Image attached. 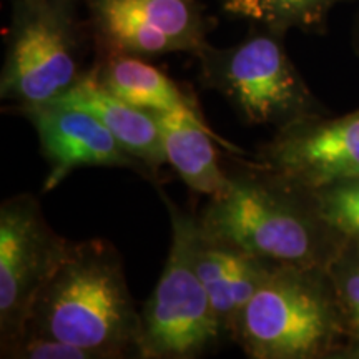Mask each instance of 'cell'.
I'll list each match as a JSON object with an SVG mask.
<instances>
[{"instance_id":"4","label":"cell","mask_w":359,"mask_h":359,"mask_svg":"<svg viewBox=\"0 0 359 359\" xmlns=\"http://www.w3.org/2000/svg\"><path fill=\"white\" fill-rule=\"evenodd\" d=\"M283 39V34L255 25L241 42L223 48L206 43L195 55L203 87L228 100L245 123L283 128L321 115Z\"/></svg>"},{"instance_id":"2","label":"cell","mask_w":359,"mask_h":359,"mask_svg":"<svg viewBox=\"0 0 359 359\" xmlns=\"http://www.w3.org/2000/svg\"><path fill=\"white\" fill-rule=\"evenodd\" d=\"M200 230L219 243L275 264L326 268L339 238L318 215L309 193L290 187L250 161L210 196Z\"/></svg>"},{"instance_id":"8","label":"cell","mask_w":359,"mask_h":359,"mask_svg":"<svg viewBox=\"0 0 359 359\" xmlns=\"http://www.w3.org/2000/svg\"><path fill=\"white\" fill-rule=\"evenodd\" d=\"M88 30L102 55H196L210 25L198 0H87Z\"/></svg>"},{"instance_id":"5","label":"cell","mask_w":359,"mask_h":359,"mask_svg":"<svg viewBox=\"0 0 359 359\" xmlns=\"http://www.w3.org/2000/svg\"><path fill=\"white\" fill-rule=\"evenodd\" d=\"M172 223V243L154 293L140 311L137 356L193 359L224 338L210 296L193 263L196 217L183 212L160 190Z\"/></svg>"},{"instance_id":"17","label":"cell","mask_w":359,"mask_h":359,"mask_svg":"<svg viewBox=\"0 0 359 359\" xmlns=\"http://www.w3.org/2000/svg\"><path fill=\"white\" fill-rule=\"evenodd\" d=\"M323 222L343 240L359 245V178L309 193Z\"/></svg>"},{"instance_id":"3","label":"cell","mask_w":359,"mask_h":359,"mask_svg":"<svg viewBox=\"0 0 359 359\" xmlns=\"http://www.w3.org/2000/svg\"><path fill=\"white\" fill-rule=\"evenodd\" d=\"M230 339L253 359L346 356L351 346L326 269L290 264L271 266Z\"/></svg>"},{"instance_id":"6","label":"cell","mask_w":359,"mask_h":359,"mask_svg":"<svg viewBox=\"0 0 359 359\" xmlns=\"http://www.w3.org/2000/svg\"><path fill=\"white\" fill-rule=\"evenodd\" d=\"M83 24L75 0H15L0 97L17 107L65 95L85 72Z\"/></svg>"},{"instance_id":"11","label":"cell","mask_w":359,"mask_h":359,"mask_svg":"<svg viewBox=\"0 0 359 359\" xmlns=\"http://www.w3.org/2000/svg\"><path fill=\"white\" fill-rule=\"evenodd\" d=\"M193 263L219 326L224 336L230 338L238 316L275 263L212 240L200 230L198 219L193 231Z\"/></svg>"},{"instance_id":"16","label":"cell","mask_w":359,"mask_h":359,"mask_svg":"<svg viewBox=\"0 0 359 359\" xmlns=\"http://www.w3.org/2000/svg\"><path fill=\"white\" fill-rule=\"evenodd\" d=\"M325 269L351 339L346 356L359 358V245L341 241Z\"/></svg>"},{"instance_id":"7","label":"cell","mask_w":359,"mask_h":359,"mask_svg":"<svg viewBox=\"0 0 359 359\" xmlns=\"http://www.w3.org/2000/svg\"><path fill=\"white\" fill-rule=\"evenodd\" d=\"M67 243L30 193L11 196L0 206V351L25 334L35 302Z\"/></svg>"},{"instance_id":"18","label":"cell","mask_w":359,"mask_h":359,"mask_svg":"<svg viewBox=\"0 0 359 359\" xmlns=\"http://www.w3.org/2000/svg\"><path fill=\"white\" fill-rule=\"evenodd\" d=\"M0 353L2 358L13 359H95L92 353L70 343L29 333Z\"/></svg>"},{"instance_id":"9","label":"cell","mask_w":359,"mask_h":359,"mask_svg":"<svg viewBox=\"0 0 359 359\" xmlns=\"http://www.w3.org/2000/svg\"><path fill=\"white\" fill-rule=\"evenodd\" d=\"M250 163L304 193L359 178V110L278 128Z\"/></svg>"},{"instance_id":"12","label":"cell","mask_w":359,"mask_h":359,"mask_svg":"<svg viewBox=\"0 0 359 359\" xmlns=\"http://www.w3.org/2000/svg\"><path fill=\"white\" fill-rule=\"evenodd\" d=\"M50 103L75 107L95 115L115 135L125 150L148 170L154 182L158 177L160 168L167 163L160 127L154 111L130 105L110 93L100 83L93 65L85 72L75 87Z\"/></svg>"},{"instance_id":"15","label":"cell","mask_w":359,"mask_h":359,"mask_svg":"<svg viewBox=\"0 0 359 359\" xmlns=\"http://www.w3.org/2000/svg\"><path fill=\"white\" fill-rule=\"evenodd\" d=\"M344 0H219L223 12L285 35L298 29L323 30L333 8Z\"/></svg>"},{"instance_id":"10","label":"cell","mask_w":359,"mask_h":359,"mask_svg":"<svg viewBox=\"0 0 359 359\" xmlns=\"http://www.w3.org/2000/svg\"><path fill=\"white\" fill-rule=\"evenodd\" d=\"M15 110L34 125L42 154L50 165L43 191L53 190L74 170L82 167L127 168L150 178L148 170L125 150L95 115L57 103L17 107Z\"/></svg>"},{"instance_id":"14","label":"cell","mask_w":359,"mask_h":359,"mask_svg":"<svg viewBox=\"0 0 359 359\" xmlns=\"http://www.w3.org/2000/svg\"><path fill=\"white\" fill-rule=\"evenodd\" d=\"M155 116L167 163L183 183L190 190L206 196L223 191L228 183V173L219 167L215 143L230 155H245L243 150L183 115L155 114Z\"/></svg>"},{"instance_id":"1","label":"cell","mask_w":359,"mask_h":359,"mask_svg":"<svg viewBox=\"0 0 359 359\" xmlns=\"http://www.w3.org/2000/svg\"><path fill=\"white\" fill-rule=\"evenodd\" d=\"M27 333L70 343L95 359L137 354L140 311L115 245L102 238L69 241L35 302Z\"/></svg>"},{"instance_id":"19","label":"cell","mask_w":359,"mask_h":359,"mask_svg":"<svg viewBox=\"0 0 359 359\" xmlns=\"http://www.w3.org/2000/svg\"><path fill=\"white\" fill-rule=\"evenodd\" d=\"M354 48H356V52L359 53V19L356 24V30H354Z\"/></svg>"},{"instance_id":"13","label":"cell","mask_w":359,"mask_h":359,"mask_svg":"<svg viewBox=\"0 0 359 359\" xmlns=\"http://www.w3.org/2000/svg\"><path fill=\"white\" fill-rule=\"evenodd\" d=\"M93 67L103 87L130 105L154 114L183 115L215 132L201 114L195 95L143 57L102 55L97 57Z\"/></svg>"}]
</instances>
